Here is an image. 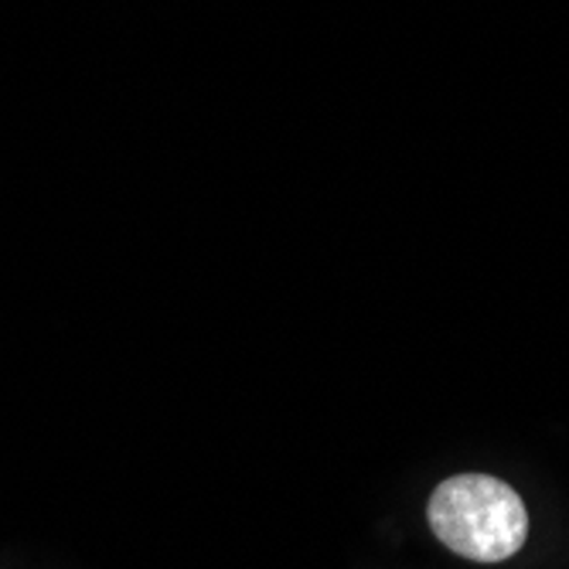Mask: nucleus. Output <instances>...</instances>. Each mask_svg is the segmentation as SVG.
<instances>
[{"mask_svg":"<svg viewBox=\"0 0 569 569\" xmlns=\"http://www.w3.org/2000/svg\"><path fill=\"white\" fill-rule=\"evenodd\" d=\"M427 519L450 552L475 562L511 559L529 536L519 491L491 475L447 478L427 505Z\"/></svg>","mask_w":569,"mask_h":569,"instance_id":"f257e3e1","label":"nucleus"}]
</instances>
